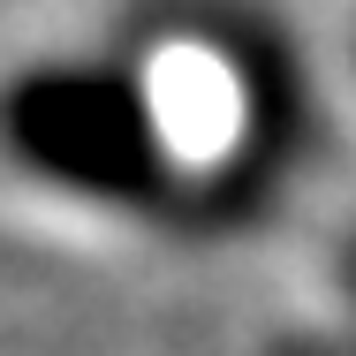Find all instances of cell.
I'll list each match as a JSON object with an SVG mask.
<instances>
[{"mask_svg":"<svg viewBox=\"0 0 356 356\" xmlns=\"http://www.w3.org/2000/svg\"><path fill=\"white\" fill-rule=\"evenodd\" d=\"M0 152L83 205L167 213L182 197V159L159 99L129 61H31L0 83Z\"/></svg>","mask_w":356,"mask_h":356,"instance_id":"cell-1","label":"cell"},{"mask_svg":"<svg viewBox=\"0 0 356 356\" xmlns=\"http://www.w3.org/2000/svg\"><path fill=\"white\" fill-rule=\"evenodd\" d=\"M273 356H356V349L334 334H288V341H273Z\"/></svg>","mask_w":356,"mask_h":356,"instance_id":"cell-2","label":"cell"},{"mask_svg":"<svg viewBox=\"0 0 356 356\" xmlns=\"http://www.w3.org/2000/svg\"><path fill=\"white\" fill-rule=\"evenodd\" d=\"M341 266H349V288H356V243H349V250H341Z\"/></svg>","mask_w":356,"mask_h":356,"instance_id":"cell-3","label":"cell"}]
</instances>
